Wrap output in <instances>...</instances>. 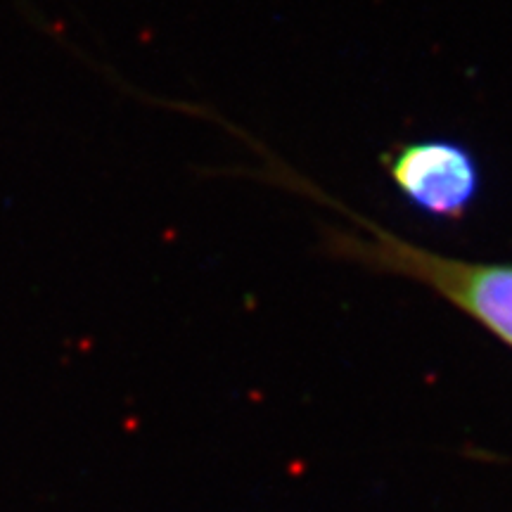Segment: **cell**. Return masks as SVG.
Segmentation results:
<instances>
[{
    "label": "cell",
    "instance_id": "obj_2",
    "mask_svg": "<svg viewBox=\"0 0 512 512\" xmlns=\"http://www.w3.org/2000/svg\"><path fill=\"white\" fill-rule=\"evenodd\" d=\"M389 176L408 202L434 216L463 214L479 192L475 157L446 140L401 147L389 164Z\"/></svg>",
    "mask_w": 512,
    "mask_h": 512
},
{
    "label": "cell",
    "instance_id": "obj_1",
    "mask_svg": "<svg viewBox=\"0 0 512 512\" xmlns=\"http://www.w3.org/2000/svg\"><path fill=\"white\" fill-rule=\"evenodd\" d=\"M358 221L366 226L370 238L339 233L337 247L344 254H354L363 264L430 285L512 347V266L451 259L394 238L373 223Z\"/></svg>",
    "mask_w": 512,
    "mask_h": 512
}]
</instances>
